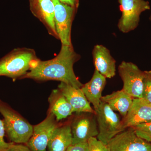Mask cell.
<instances>
[{
	"mask_svg": "<svg viewBox=\"0 0 151 151\" xmlns=\"http://www.w3.org/2000/svg\"><path fill=\"white\" fill-rule=\"evenodd\" d=\"M80 57L73 46L62 45L59 53L53 59L45 61L37 59L34 61L29 71L22 78L38 81L56 80L81 88L84 84L79 81L73 69Z\"/></svg>",
	"mask_w": 151,
	"mask_h": 151,
	"instance_id": "obj_1",
	"label": "cell"
},
{
	"mask_svg": "<svg viewBox=\"0 0 151 151\" xmlns=\"http://www.w3.org/2000/svg\"><path fill=\"white\" fill-rule=\"evenodd\" d=\"M37 59L34 50L14 49L0 59V76H6L13 80L19 77L22 78Z\"/></svg>",
	"mask_w": 151,
	"mask_h": 151,
	"instance_id": "obj_2",
	"label": "cell"
},
{
	"mask_svg": "<svg viewBox=\"0 0 151 151\" xmlns=\"http://www.w3.org/2000/svg\"><path fill=\"white\" fill-rule=\"evenodd\" d=\"M0 113L4 117L5 132L11 141L17 144L27 143L32 136L33 127L1 102Z\"/></svg>",
	"mask_w": 151,
	"mask_h": 151,
	"instance_id": "obj_3",
	"label": "cell"
},
{
	"mask_svg": "<svg viewBox=\"0 0 151 151\" xmlns=\"http://www.w3.org/2000/svg\"><path fill=\"white\" fill-rule=\"evenodd\" d=\"M95 115L99 130L97 138L105 145H108L116 135L124 131L119 115L106 103L101 101Z\"/></svg>",
	"mask_w": 151,
	"mask_h": 151,
	"instance_id": "obj_4",
	"label": "cell"
},
{
	"mask_svg": "<svg viewBox=\"0 0 151 151\" xmlns=\"http://www.w3.org/2000/svg\"><path fill=\"white\" fill-rule=\"evenodd\" d=\"M122 15L118 27L126 33L135 29L139 24L141 14L150 9V4L145 0H119Z\"/></svg>",
	"mask_w": 151,
	"mask_h": 151,
	"instance_id": "obj_5",
	"label": "cell"
},
{
	"mask_svg": "<svg viewBox=\"0 0 151 151\" xmlns=\"http://www.w3.org/2000/svg\"><path fill=\"white\" fill-rule=\"evenodd\" d=\"M119 72L124 84L122 90L133 99L142 98L145 71L132 62L123 61L119 65Z\"/></svg>",
	"mask_w": 151,
	"mask_h": 151,
	"instance_id": "obj_6",
	"label": "cell"
},
{
	"mask_svg": "<svg viewBox=\"0 0 151 151\" xmlns=\"http://www.w3.org/2000/svg\"><path fill=\"white\" fill-rule=\"evenodd\" d=\"M54 4V20L58 39L62 45L72 46L71 31L75 8L60 2L59 0H52Z\"/></svg>",
	"mask_w": 151,
	"mask_h": 151,
	"instance_id": "obj_7",
	"label": "cell"
},
{
	"mask_svg": "<svg viewBox=\"0 0 151 151\" xmlns=\"http://www.w3.org/2000/svg\"><path fill=\"white\" fill-rule=\"evenodd\" d=\"M74 118L70 125L72 145L86 142L90 138L96 137L99 134L96 115L81 113Z\"/></svg>",
	"mask_w": 151,
	"mask_h": 151,
	"instance_id": "obj_8",
	"label": "cell"
},
{
	"mask_svg": "<svg viewBox=\"0 0 151 151\" xmlns=\"http://www.w3.org/2000/svg\"><path fill=\"white\" fill-rule=\"evenodd\" d=\"M128 129L108 143L110 151H151V143L139 137L132 127Z\"/></svg>",
	"mask_w": 151,
	"mask_h": 151,
	"instance_id": "obj_9",
	"label": "cell"
},
{
	"mask_svg": "<svg viewBox=\"0 0 151 151\" xmlns=\"http://www.w3.org/2000/svg\"><path fill=\"white\" fill-rule=\"evenodd\" d=\"M55 116L50 114L40 124L33 127L32 136L27 143L31 151H46L54 130L57 127Z\"/></svg>",
	"mask_w": 151,
	"mask_h": 151,
	"instance_id": "obj_10",
	"label": "cell"
},
{
	"mask_svg": "<svg viewBox=\"0 0 151 151\" xmlns=\"http://www.w3.org/2000/svg\"><path fill=\"white\" fill-rule=\"evenodd\" d=\"M124 130L138 124L151 122V103L143 98H134L127 115L122 120Z\"/></svg>",
	"mask_w": 151,
	"mask_h": 151,
	"instance_id": "obj_11",
	"label": "cell"
},
{
	"mask_svg": "<svg viewBox=\"0 0 151 151\" xmlns=\"http://www.w3.org/2000/svg\"><path fill=\"white\" fill-rule=\"evenodd\" d=\"M30 9L35 16L45 26L50 35L58 39L54 20L52 0H29Z\"/></svg>",
	"mask_w": 151,
	"mask_h": 151,
	"instance_id": "obj_12",
	"label": "cell"
},
{
	"mask_svg": "<svg viewBox=\"0 0 151 151\" xmlns=\"http://www.w3.org/2000/svg\"><path fill=\"white\" fill-rule=\"evenodd\" d=\"M58 88L72 106L73 112L96 114L81 88H76L61 82L58 85Z\"/></svg>",
	"mask_w": 151,
	"mask_h": 151,
	"instance_id": "obj_13",
	"label": "cell"
},
{
	"mask_svg": "<svg viewBox=\"0 0 151 151\" xmlns=\"http://www.w3.org/2000/svg\"><path fill=\"white\" fill-rule=\"evenodd\" d=\"M92 55L95 69L100 74L109 78L116 75V61L108 48L103 45H97L94 47Z\"/></svg>",
	"mask_w": 151,
	"mask_h": 151,
	"instance_id": "obj_14",
	"label": "cell"
},
{
	"mask_svg": "<svg viewBox=\"0 0 151 151\" xmlns=\"http://www.w3.org/2000/svg\"><path fill=\"white\" fill-rule=\"evenodd\" d=\"M106 83V77L95 69L91 80L81 88L87 100L93 105L95 113L101 103L102 92Z\"/></svg>",
	"mask_w": 151,
	"mask_h": 151,
	"instance_id": "obj_15",
	"label": "cell"
},
{
	"mask_svg": "<svg viewBox=\"0 0 151 151\" xmlns=\"http://www.w3.org/2000/svg\"><path fill=\"white\" fill-rule=\"evenodd\" d=\"M133 100V98L122 89L102 96L101 101L108 104L113 111H118L124 117L132 106Z\"/></svg>",
	"mask_w": 151,
	"mask_h": 151,
	"instance_id": "obj_16",
	"label": "cell"
},
{
	"mask_svg": "<svg viewBox=\"0 0 151 151\" xmlns=\"http://www.w3.org/2000/svg\"><path fill=\"white\" fill-rule=\"evenodd\" d=\"M73 138L70 125L57 127L48 144L49 151H66L72 144Z\"/></svg>",
	"mask_w": 151,
	"mask_h": 151,
	"instance_id": "obj_17",
	"label": "cell"
},
{
	"mask_svg": "<svg viewBox=\"0 0 151 151\" xmlns=\"http://www.w3.org/2000/svg\"><path fill=\"white\" fill-rule=\"evenodd\" d=\"M49 102L50 113L54 115L57 121L67 118L74 112L71 105L58 89L52 91Z\"/></svg>",
	"mask_w": 151,
	"mask_h": 151,
	"instance_id": "obj_18",
	"label": "cell"
},
{
	"mask_svg": "<svg viewBox=\"0 0 151 151\" xmlns=\"http://www.w3.org/2000/svg\"><path fill=\"white\" fill-rule=\"evenodd\" d=\"M132 128L139 137L151 143V122L138 124Z\"/></svg>",
	"mask_w": 151,
	"mask_h": 151,
	"instance_id": "obj_19",
	"label": "cell"
},
{
	"mask_svg": "<svg viewBox=\"0 0 151 151\" xmlns=\"http://www.w3.org/2000/svg\"><path fill=\"white\" fill-rule=\"evenodd\" d=\"M87 143L89 151H110L107 145L99 140L96 137L90 138Z\"/></svg>",
	"mask_w": 151,
	"mask_h": 151,
	"instance_id": "obj_20",
	"label": "cell"
},
{
	"mask_svg": "<svg viewBox=\"0 0 151 151\" xmlns=\"http://www.w3.org/2000/svg\"><path fill=\"white\" fill-rule=\"evenodd\" d=\"M145 77L142 98L147 102L151 103V76L147 71H145Z\"/></svg>",
	"mask_w": 151,
	"mask_h": 151,
	"instance_id": "obj_21",
	"label": "cell"
},
{
	"mask_svg": "<svg viewBox=\"0 0 151 151\" xmlns=\"http://www.w3.org/2000/svg\"><path fill=\"white\" fill-rule=\"evenodd\" d=\"M5 129L3 121L0 119V151H7L14 142H6L4 140Z\"/></svg>",
	"mask_w": 151,
	"mask_h": 151,
	"instance_id": "obj_22",
	"label": "cell"
},
{
	"mask_svg": "<svg viewBox=\"0 0 151 151\" xmlns=\"http://www.w3.org/2000/svg\"><path fill=\"white\" fill-rule=\"evenodd\" d=\"M66 151H89L88 143H80L71 145L69 146Z\"/></svg>",
	"mask_w": 151,
	"mask_h": 151,
	"instance_id": "obj_23",
	"label": "cell"
},
{
	"mask_svg": "<svg viewBox=\"0 0 151 151\" xmlns=\"http://www.w3.org/2000/svg\"><path fill=\"white\" fill-rule=\"evenodd\" d=\"M7 151H31L28 147L21 144H13L9 147Z\"/></svg>",
	"mask_w": 151,
	"mask_h": 151,
	"instance_id": "obj_24",
	"label": "cell"
},
{
	"mask_svg": "<svg viewBox=\"0 0 151 151\" xmlns=\"http://www.w3.org/2000/svg\"><path fill=\"white\" fill-rule=\"evenodd\" d=\"M60 2L77 9L79 5V0H59Z\"/></svg>",
	"mask_w": 151,
	"mask_h": 151,
	"instance_id": "obj_25",
	"label": "cell"
},
{
	"mask_svg": "<svg viewBox=\"0 0 151 151\" xmlns=\"http://www.w3.org/2000/svg\"><path fill=\"white\" fill-rule=\"evenodd\" d=\"M147 72L150 74V75L151 76V70H150V71H147Z\"/></svg>",
	"mask_w": 151,
	"mask_h": 151,
	"instance_id": "obj_26",
	"label": "cell"
},
{
	"mask_svg": "<svg viewBox=\"0 0 151 151\" xmlns=\"http://www.w3.org/2000/svg\"><path fill=\"white\" fill-rule=\"evenodd\" d=\"M150 20L151 21V14L150 16Z\"/></svg>",
	"mask_w": 151,
	"mask_h": 151,
	"instance_id": "obj_27",
	"label": "cell"
}]
</instances>
